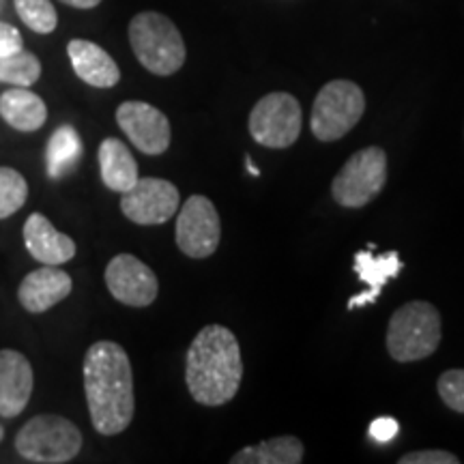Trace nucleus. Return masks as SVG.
<instances>
[{"label": "nucleus", "instance_id": "nucleus-1", "mask_svg": "<svg viewBox=\"0 0 464 464\" xmlns=\"http://www.w3.org/2000/svg\"><path fill=\"white\" fill-rule=\"evenodd\" d=\"M84 396L91 423L102 437L125 432L136 413L130 355L116 342H95L84 355Z\"/></svg>", "mask_w": 464, "mask_h": 464}, {"label": "nucleus", "instance_id": "nucleus-2", "mask_svg": "<svg viewBox=\"0 0 464 464\" xmlns=\"http://www.w3.org/2000/svg\"><path fill=\"white\" fill-rule=\"evenodd\" d=\"M243 379L241 346L222 324H207L189 344L185 382L189 396L202 406H224L237 396Z\"/></svg>", "mask_w": 464, "mask_h": 464}, {"label": "nucleus", "instance_id": "nucleus-3", "mask_svg": "<svg viewBox=\"0 0 464 464\" xmlns=\"http://www.w3.org/2000/svg\"><path fill=\"white\" fill-rule=\"evenodd\" d=\"M130 44L147 72L161 75L177 73L185 65L188 50L170 17L158 11H142L130 22Z\"/></svg>", "mask_w": 464, "mask_h": 464}, {"label": "nucleus", "instance_id": "nucleus-4", "mask_svg": "<svg viewBox=\"0 0 464 464\" xmlns=\"http://www.w3.org/2000/svg\"><path fill=\"white\" fill-rule=\"evenodd\" d=\"M440 344V314L428 301H409L393 312L387 327V351L400 363L430 357Z\"/></svg>", "mask_w": 464, "mask_h": 464}, {"label": "nucleus", "instance_id": "nucleus-5", "mask_svg": "<svg viewBox=\"0 0 464 464\" xmlns=\"http://www.w3.org/2000/svg\"><path fill=\"white\" fill-rule=\"evenodd\" d=\"M82 432L63 415H37L20 428L15 450L24 460L37 464L72 462L82 450Z\"/></svg>", "mask_w": 464, "mask_h": 464}, {"label": "nucleus", "instance_id": "nucleus-6", "mask_svg": "<svg viewBox=\"0 0 464 464\" xmlns=\"http://www.w3.org/2000/svg\"><path fill=\"white\" fill-rule=\"evenodd\" d=\"M365 112L362 86L351 80H332L318 91L312 106V133L321 142H335L355 127Z\"/></svg>", "mask_w": 464, "mask_h": 464}, {"label": "nucleus", "instance_id": "nucleus-7", "mask_svg": "<svg viewBox=\"0 0 464 464\" xmlns=\"http://www.w3.org/2000/svg\"><path fill=\"white\" fill-rule=\"evenodd\" d=\"M387 183V153L381 147L357 150L342 166L332 183V196L340 207L362 208L381 194Z\"/></svg>", "mask_w": 464, "mask_h": 464}, {"label": "nucleus", "instance_id": "nucleus-8", "mask_svg": "<svg viewBox=\"0 0 464 464\" xmlns=\"http://www.w3.org/2000/svg\"><path fill=\"white\" fill-rule=\"evenodd\" d=\"M301 106L290 92H269L249 112V136L266 149H288L301 133Z\"/></svg>", "mask_w": 464, "mask_h": 464}, {"label": "nucleus", "instance_id": "nucleus-9", "mask_svg": "<svg viewBox=\"0 0 464 464\" xmlns=\"http://www.w3.org/2000/svg\"><path fill=\"white\" fill-rule=\"evenodd\" d=\"M174 239L185 256L202 260L216 254L222 239V222L218 208L207 196H191L183 202L177 216Z\"/></svg>", "mask_w": 464, "mask_h": 464}, {"label": "nucleus", "instance_id": "nucleus-10", "mask_svg": "<svg viewBox=\"0 0 464 464\" xmlns=\"http://www.w3.org/2000/svg\"><path fill=\"white\" fill-rule=\"evenodd\" d=\"M181 194L177 185L166 179H138L130 189L121 194V211L138 226H160L177 216Z\"/></svg>", "mask_w": 464, "mask_h": 464}, {"label": "nucleus", "instance_id": "nucleus-11", "mask_svg": "<svg viewBox=\"0 0 464 464\" xmlns=\"http://www.w3.org/2000/svg\"><path fill=\"white\" fill-rule=\"evenodd\" d=\"M116 123L130 142L144 155L166 153L172 140V127L160 108L147 102H125L116 108Z\"/></svg>", "mask_w": 464, "mask_h": 464}, {"label": "nucleus", "instance_id": "nucleus-12", "mask_svg": "<svg viewBox=\"0 0 464 464\" xmlns=\"http://www.w3.org/2000/svg\"><path fill=\"white\" fill-rule=\"evenodd\" d=\"M106 286L119 304L130 307H149L160 295L158 276L133 254H119L110 260Z\"/></svg>", "mask_w": 464, "mask_h": 464}, {"label": "nucleus", "instance_id": "nucleus-13", "mask_svg": "<svg viewBox=\"0 0 464 464\" xmlns=\"http://www.w3.org/2000/svg\"><path fill=\"white\" fill-rule=\"evenodd\" d=\"M34 390V372L24 353L0 348V417L24 413Z\"/></svg>", "mask_w": 464, "mask_h": 464}, {"label": "nucleus", "instance_id": "nucleus-14", "mask_svg": "<svg viewBox=\"0 0 464 464\" xmlns=\"http://www.w3.org/2000/svg\"><path fill=\"white\" fill-rule=\"evenodd\" d=\"M73 290V280L58 265L34 269L17 286V301L31 314H44L65 301Z\"/></svg>", "mask_w": 464, "mask_h": 464}, {"label": "nucleus", "instance_id": "nucleus-15", "mask_svg": "<svg viewBox=\"0 0 464 464\" xmlns=\"http://www.w3.org/2000/svg\"><path fill=\"white\" fill-rule=\"evenodd\" d=\"M24 235V246L28 254L42 265H65L73 260L78 246L72 237L65 235L50 222L44 213H33L28 216L22 228Z\"/></svg>", "mask_w": 464, "mask_h": 464}, {"label": "nucleus", "instance_id": "nucleus-16", "mask_svg": "<svg viewBox=\"0 0 464 464\" xmlns=\"http://www.w3.org/2000/svg\"><path fill=\"white\" fill-rule=\"evenodd\" d=\"M353 265H355L353 269H355L359 280L365 284V290L355 295V297H351L348 310H357V307L376 304L385 284L393 280V277H398L404 266L402 260H400V254L393 252V249L387 254H381V256H374L370 249H363V252L355 254Z\"/></svg>", "mask_w": 464, "mask_h": 464}, {"label": "nucleus", "instance_id": "nucleus-17", "mask_svg": "<svg viewBox=\"0 0 464 464\" xmlns=\"http://www.w3.org/2000/svg\"><path fill=\"white\" fill-rule=\"evenodd\" d=\"M67 56L75 75L92 89H112L119 84L121 69L102 45L89 39H72L67 44Z\"/></svg>", "mask_w": 464, "mask_h": 464}, {"label": "nucleus", "instance_id": "nucleus-18", "mask_svg": "<svg viewBox=\"0 0 464 464\" xmlns=\"http://www.w3.org/2000/svg\"><path fill=\"white\" fill-rule=\"evenodd\" d=\"M0 119L17 131H37L48 121V106L28 86H14L0 95Z\"/></svg>", "mask_w": 464, "mask_h": 464}, {"label": "nucleus", "instance_id": "nucleus-19", "mask_svg": "<svg viewBox=\"0 0 464 464\" xmlns=\"http://www.w3.org/2000/svg\"><path fill=\"white\" fill-rule=\"evenodd\" d=\"M97 160H100L102 181L108 189L123 194L138 181V164L133 160L131 150L121 142L119 138H106L97 150Z\"/></svg>", "mask_w": 464, "mask_h": 464}, {"label": "nucleus", "instance_id": "nucleus-20", "mask_svg": "<svg viewBox=\"0 0 464 464\" xmlns=\"http://www.w3.org/2000/svg\"><path fill=\"white\" fill-rule=\"evenodd\" d=\"M304 443L297 437H274L249 445L230 458L232 464H299L304 460Z\"/></svg>", "mask_w": 464, "mask_h": 464}, {"label": "nucleus", "instance_id": "nucleus-21", "mask_svg": "<svg viewBox=\"0 0 464 464\" xmlns=\"http://www.w3.org/2000/svg\"><path fill=\"white\" fill-rule=\"evenodd\" d=\"M82 155V140L72 125H63L52 133L48 142V174L52 179H63L78 166Z\"/></svg>", "mask_w": 464, "mask_h": 464}, {"label": "nucleus", "instance_id": "nucleus-22", "mask_svg": "<svg viewBox=\"0 0 464 464\" xmlns=\"http://www.w3.org/2000/svg\"><path fill=\"white\" fill-rule=\"evenodd\" d=\"M42 78V63L33 52L22 48L9 56H0V82L11 86H33Z\"/></svg>", "mask_w": 464, "mask_h": 464}, {"label": "nucleus", "instance_id": "nucleus-23", "mask_svg": "<svg viewBox=\"0 0 464 464\" xmlns=\"http://www.w3.org/2000/svg\"><path fill=\"white\" fill-rule=\"evenodd\" d=\"M28 200V181L11 166H0V219L15 216Z\"/></svg>", "mask_w": 464, "mask_h": 464}, {"label": "nucleus", "instance_id": "nucleus-24", "mask_svg": "<svg viewBox=\"0 0 464 464\" xmlns=\"http://www.w3.org/2000/svg\"><path fill=\"white\" fill-rule=\"evenodd\" d=\"M20 20L33 33L50 34L58 26V14L50 0H14Z\"/></svg>", "mask_w": 464, "mask_h": 464}, {"label": "nucleus", "instance_id": "nucleus-25", "mask_svg": "<svg viewBox=\"0 0 464 464\" xmlns=\"http://www.w3.org/2000/svg\"><path fill=\"white\" fill-rule=\"evenodd\" d=\"M439 396L451 411L464 415V370L454 368L439 376Z\"/></svg>", "mask_w": 464, "mask_h": 464}, {"label": "nucleus", "instance_id": "nucleus-26", "mask_svg": "<svg viewBox=\"0 0 464 464\" xmlns=\"http://www.w3.org/2000/svg\"><path fill=\"white\" fill-rule=\"evenodd\" d=\"M400 464H458L460 458L445 450H420L404 454L398 460Z\"/></svg>", "mask_w": 464, "mask_h": 464}, {"label": "nucleus", "instance_id": "nucleus-27", "mask_svg": "<svg viewBox=\"0 0 464 464\" xmlns=\"http://www.w3.org/2000/svg\"><path fill=\"white\" fill-rule=\"evenodd\" d=\"M400 423L393 420V417H376V420L370 423V437H372L376 443H390L398 437Z\"/></svg>", "mask_w": 464, "mask_h": 464}, {"label": "nucleus", "instance_id": "nucleus-28", "mask_svg": "<svg viewBox=\"0 0 464 464\" xmlns=\"http://www.w3.org/2000/svg\"><path fill=\"white\" fill-rule=\"evenodd\" d=\"M22 48H24L22 33L15 26L7 24V22H0V56H9Z\"/></svg>", "mask_w": 464, "mask_h": 464}, {"label": "nucleus", "instance_id": "nucleus-29", "mask_svg": "<svg viewBox=\"0 0 464 464\" xmlns=\"http://www.w3.org/2000/svg\"><path fill=\"white\" fill-rule=\"evenodd\" d=\"M61 3L73 9H95L102 0H61Z\"/></svg>", "mask_w": 464, "mask_h": 464}, {"label": "nucleus", "instance_id": "nucleus-30", "mask_svg": "<svg viewBox=\"0 0 464 464\" xmlns=\"http://www.w3.org/2000/svg\"><path fill=\"white\" fill-rule=\"evenodd\" d=\"M246 166H247V172L252 174V177H260V170H258L256 166H254V160L249 158V155L246 158Z\"/></svg>", "mask_w": 464, "mask_h": 464}, {"label": "nucleus", "instance_id": "nucleus-31", "mask_svg": "<svg viewBox=\"0 0 464 464\" xmlns=\"http://www.w3.org/2000/svg\"><path fill=\"white\" fill-rule=\"evenodd\" d=\"M3 437H5V430H3V426H0V440H3Z\"/></svg>", "mask_w": 464, "mask_h": 464}]
</instances>
